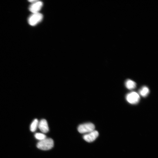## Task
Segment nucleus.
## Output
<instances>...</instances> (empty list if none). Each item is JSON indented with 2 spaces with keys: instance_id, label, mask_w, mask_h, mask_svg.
I'll use <instances>...</instances> for the list:
<instances>
[{
  "instance_id": "f257e3e1",
  "label": "nucleus",
  "mask_w": 158,
  "mask_h": 158,
  "mask_svg": "<svg viewBox=\"0 0 158 158\" xmlns=\"http://www.w3.org/2000/svg\"><path fill=\"white\" fill-rule=\"evenodd\" d=\"M53 140L51 138H46L40 141L37 145V147L41 150H48L51 149L54 146Z\"/></svg>"
},
{
  "instance_id": "f03ea898",
  "label": "nucleus",
  "mask_w": 158,
  "mask_h": 158,
  "mask_svg": "<svg viewBox=\"0 0 158 158\" xmlns=\"http://www.w3.org/2000/svg\"><path fill=\"white\" fill-rule=\"evenodd\" d=\"M95 126L91 123H87L80 125L78 130L80 133H89L95 130Z\"/></svg>"
},
{
  "instance_id": "7ed1b4c3",
  "label": "nucleus",
  "mask_w": 158,
  "mask_h": 158,
  "mask_svg": "<svg viewBox=\"0 0 158 158\" xmlns=\"http://www.w3.org/2000/svg\"><path fill=\"white\" fill-rule=\"evenodd\" d=\"M43 18L42 15L39 13H33L28 18L29 24L31 26H35L41 22Z\"/></svg>"
},
{
  "instance_id": "20e7f679",
  "label": "nucleus",
  "mask_w": 158,
  "mask_h": 158,
  "mask_svg": "<svg viewBox=\"0 0 158 158\" xmlns=\"http://www.w3.org/2000/svg\"><path fill=\"white\" fill-rule=\"evenodd\" d=\"M126 99L129 103L135 104L138 103L140 100L139 95L135 92H132L127 94L126 97Z\"/></svg>"
},
{
  "instance_id": "39448f33",
  "label": "nucleus",
  "mask_w": 158,
  "mask_h": 158,
  "mask_svg": "<svg viewBox=\"0 0 158 158\" xmlns=\"http://www.w3.org/2000/svg\"><path fill=\"white\" fill-rule=\"evenodd\" d=\"M99 135L98 132L94 130L88 133L85 135L83 138V139L87 142H92L94 141Z\"/></svg>"
},
{
  "instance_id": "423d86ee",
  "label": "nucleus",
  "mask_w": 158,
  "mask_h": 158,
  "mask_svg": "<svg viewBox=\"0 0 158 158\" xmlns=\"http://www.w3.org/2000/svg\"><path fill=\"white\" fill-rule=\"evenodd\" d=\"M43 6V3L40 1L37 0L29 6V10L33 13H39Z\"/></svg>"
},
{
  "instance_id": "0eeeda50",
  "label": "nucleus",
  "mask_w": 158,
  "mask_h": 158,
  "mask_svg": "<svg viewBox=\"0 0 158 158\" xmlns=\"http://www.w3.org/2000/svg\"><path fill=\"white\" fill-rule=\"evenodd\" d=\"M38 127L40 131L43 133H47L49 131L47 121L45 119H42L39 122Z\"/></svg>"
},
{
  "instance_id": "6e6552de",
  "label": "nucleus",
  "mask_w": 158,
  "mask_h": 158,
  "mask_svg": "<svg viewBox=\"0 0 158 158\" xmlns=\"http://www.w3.org/2000/svg\"><path fill=\"white\" fill-rule=\"evenodd\" d=\"M126 87L129 90H132L136 87V83L130 79L127 80L125 83Z\"/></svg>"
},
{
  "instance_id": "1a4fd4ad",
  "label": "nucleus",
  "mask_w": 158,
  "mask_h": 158,
  "mask_svg": "<svg viewBox=\"0 0 158 158\" xmlns=\"http://www.w3.org/2000/svg\"><path fill=\"white\" fill-rule=\"evenodd\" d=\"M149 88L146 86H143L139 90V94L143 97L147 96L149 93Z\"/></svg>"
},
{
  "instance_id": "9d476101",
  "label": "nucleus",
  "mask_w": 158,
  "mask_h": 158,
  "mask_svg": "<svg viewBox=\"0 0 158 158\" xmlns=\"http://www.w3.org/2000/svg\"><path fill=\"white\" fill-rule=\"evenodd\" d=\"M39 122L37 119H35L31 123L30 129L32 132H35L36 130L37 127L38 126Z\"/></svg>"
},
{
  "instance_id": "9b49d317",
  "label": "nucleus",
  "mask_w": 158,
  "mask_h": 158,
  "mask_svg": "<svg viewBox=\"0 0 158 158\" xmlns=\"http://www.w3.org/2000/svg\"><path fill=\"white\" fill-rule=\"evenodd\" d=\"M35 138L40 141L46 138V136L44 134L41 133H36L35 134Z\"/></svg>"
}]
</instances>
